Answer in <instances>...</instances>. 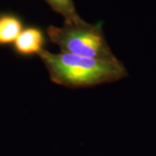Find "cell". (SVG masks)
Listing matches in <instances>:
<instances>
[{
    "label": "cell",
    "instance_id": "obj_1",
    "mask_svg": "<svg viewBox=\"0 0 156 156\" xmlns=\"http://www.w3.org/2000/svg\"><path fill=\"white\" fill-rule=\"evenodd\" d=\"M50 74V80L68 88H89L109 83L128 76L122 62L107 61L44 50L39 54Z\"/></svg>",
    "mask_w": 156,
    "mask_h": 156
},
{
    "label": "cell",
    "instance_id": "obj_2",
    "mask_svg": "<svg viewBox=\"0 0 156 156\" xmlns=\"http://www.w3.org/2000/svg\"><path fill=\"white\" fill-rule=\"evenodd\" d=\"M47 35L51 43L60 47L62 52L100 60H118L108 44L101 23L92 24L83 20L76 23H64L62 27L50 25Z\"/></svg>",
    "mask_w": 156,
    "mask_h": 156
},
{
    "label": "cell",
    "instance_id": "obj_3",
    "mask_svg": "<svg viewBox=\"0 0 156 156\" xmlns=\"http://www.w3.org/2000/svg\"><path fill=\"white\" fill-rule=\"evenodd\" d=\"M46 37L43 30L38 27H27L22 30L13 44V50L21 57L39 56L44 50Z\"/></svg>",
    "mask_w": 156,
    "mask_h": 156
},
{
    "label": "cell",
    "instance_id": "obj_4",
    "mask_svg": "<svg viewBox=\"0 0 156 156\" xmlns=\"http://www.w3.org/2000/svg\"><path fill=\"white\" fill-rule=\"evenodd\" d=\"M23 30L21 17L12 12L0 13V46L13 44Z\"/></svg>",
    "mask_w": 156,
    "mask_h": 156
},
{
    "label": "cell",
    "instance_id": "obj_5",
    "mask_svg": "<svg viewBox=\"0 0 156 156\" xmlns=\"http://www.w3.org/2000/svg\"><path fill=\"white\" fill-rule=\"evenodd\" d=\"M51 9L62 15L65 23H76L83 21L78 16L73 0H45Z\"/></svg>",
    "mask_w": 156,
    "mask_h": 156
}]
</instances>
